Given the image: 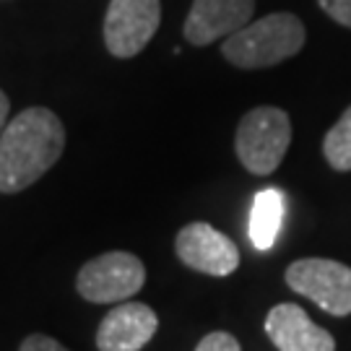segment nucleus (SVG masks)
Wrapping results in <instances>:
<instances>
[{
	"label": "nucleus",
	"mask_w": 351,
	"mask_h": 351,
	"mask_svg": "<svg viewBox=\"0 0 351 351\" xmlns=\"http://www.w3.org/2000/svg\"><path fill=\"white\" fill-rule=\"evenodd\" d=\"M177 258L206 276H229L239 268V247L234 239L206 221L182 226L175 239Z\"/></svg>",
	"instance_id": "7"
},
{
	"label": "nucleus",
	"mask_w": 351,
	"mask_h": 351,
	"mask_svg": "<svg viewBox=\"0 0 351 351\" xmlns=\"http://www.w3.org/2000/svg\"><path fill=\"white\" fill-rule=\"evenodd\" d=\"M8 110H11V101H8V97H5V91L0 88V133L5 130V120H8Z\"/></svg>",
	"instance_id": "16"
},
{
	"label": "nucleus",
	"mask_w": 351,
	"mask_h": 351,
	"mask_svg": "<svg viewBox=\"0 0 351 351\" xmlns=\"http://www.w3.org/2000/svg\"><path fill=\"white\" fill-rule=\"evenodd\" d=\"M284 221V193L265 188L255 195L250 211V242L255 250H271Z\"/></svg>",
	"instance_id": "11"
},
{
	"label": "nucleus",
	"mask_w": 351,
	"mask_h": 351,
	"mask_svg": "<svg viewBox=\"0 0 351 351\" xmlns=\"http://www.w3.org/2000/svg\"><path fill=\"white\" fill-rule=\"evenodd\" d=\"M146 281V265L138 255L123 250H112L91 258L75 278V291L86 302L110 304L125 302L138 294Z\"/></svg>",
	"instance_id": "4"
},
{
	"label": "nucleus",
	"mask_w": 351,
	"mask_h": 351,
	"mask_svg": "<svg viewBox=\"0 0 351 351\" xmlns=\"http://www.w3.org/2000/svg\"><path fill=\"white\" fill-rule=\"evenodd\" d=\"M304 47V24L294 13H271L229 34L224 58L234 68L258 71L294 58Z\"/></svg>",
	"instance_id": "2"
},
{
	"label": "nucleus",
	"mask_w": 351,
	"mask_h": 351,
	"mask_svg": "<svg viewBox=\"0 0 351 351\" xmlns=\"http://www.w3.org/2000/svg\"><path fill=\"white\" fill-rule=\"evenodd\" d=\"M291 143V120L278 107H255L239 120L234 151L239 164L252 175H271L284 162Z\"/></svg>",
	"instance_id": "3"
},
{
	"label": "nucleus",
	"mask_w": 351,
	"mask_h": 351,
	"mask_svg": "<svg viewBox=\"0 0 351 351\" xmlns=\"http://www.w3.org/2000/svg\"><path fill=\"white\" fill-rule=\"evenodd\" d=\"M162 21L159 0H110L104 16V45L114 58H136Z\"/></svg>",
	"instance_id": "6"
},
{
	"label": "nucleus",
	"mask_w": 351,
	"mask_h": 351,
	"mask_svg": "<svg viewBox=\"0 0 351 351\" xmlns=\"http://www.w3.org/2000/svg\"><path fill=\"white\" fill-rule=\"evenodd\" d=\"M195 351H242L239 349V341L232 333L224 330H213L206 339H201V343L195 346Z\"/></svg>",
	"instance_id": "13"
},
{
	"label": "nucleus",
	"mask_w": 351,
	"mask_h": 351,
	"mask_svg": "<svg viewBox=\"0 0 351 351\" xmlns=\"http://www.w3.org/2000/svg\"><path fill=\"white\" fill-rule=\"evenodd\" d=\"M65 151V128L47 107H29L0 133V193L13 195L45 177Z\"/></svg>",
	"instance_id": "1"
},
{
	"label": "nucleus",
	"mask_w": 351,
	"mask_h": 351,
	"mask_svg": "<svg viewBox=\"0 0 351 351\" xmlns=\"http://www.w3.org/2000/svg\"><path fill=\"white\" fill-rule=\"evenodd\" d=\"M255 0H193L185 19V39L195 47L229 37L250 24Z\"/></svg>",
	"instance_id": "8"
},
{
	"label": "nucleus",
	"mask_w": 351,
	"mask_h": 351,
	"mask_svg": "<svg viewBox=\"0 0 351 351\" xmlns=\"http://www.w3.org/2000/svg\"><path fill=\"white\" fill-rule=\"evenodd\" d=\"M317 3L333 21L351 29V0H317Z\"/></svg>",
	"instance_id": "14"
},
{
	"label": "nucleus",
	"mask_w": 351,
	"mask_h": 351,
	"mask_svg": "<svg viewBox=\"0 0 351 351\" xmlns=\"http://www.w3.org/2000/svg\"><path fill=\"white\" fill-rule=\"evenodd\" d=\"M19 351H68V349H65L60 341L50 339L45 333H32V336H26L21 341V349Z\"/></svg>",
	"instance_id": "15"
},
{
	"label": "nucleus",
	"mask_w": 351,
	"mask_h": 351,
	"mask_svg": "<svg viewBox=\"0 0 351 351\" xmlns=\"http://www.w3.org/2000/svg\"><path fill=\"white\" fill-rule=\"evenodd\" d=\"M265 333L278 351H336L333 336L313 323L300 304H276L265 317Z\"/></svg>",
	"instance_id": "10"
},
{
	"label": "nucleus",
	"mask_w": 351,
	"mask_h": 351,
	"mask_svg": "<svg viewBox=\"0 0 351 351\" xmlns=\"http://www.w3.org/2000/svg\"><path fill=\"white\" fill-rule=\"evenodd\" d=\"M159 317L149 304L125 302L110 310L97 330L99 351H141L156 333Z\"/></svg>",
	"instance_id": "9"
},
{
	"label": "nucleus",
	"mask_w": 351,
	"mask_h": 351,
	"mask_svg": "<svg viewBox=\"0 0 351 351\" xmlns=\"http://www.w3.org/2000/svg\"><path fill=\"white\" fill-rule=\"evenodd\" d=\"M291 291L313 300L320 310L336 317L351 315V268L330 258H302L287 268Z\"/></svg>",
	"instance_id": "5"
},
{
	"label": "nucleus",
	"mask_w": 351,
	"mask_h": 351,
	"mask_svg": "<svg viewBox=\"0 0 351 351\" xmlns=\"http://www.w3.org/2000/svg\"><path fill=\"white\" fill-rule=\"evenodd\" d=\"M323 154L336 172H351V107L326 133Z\"/></svg>",
	"instance_id": "12"
}]
</instances>
